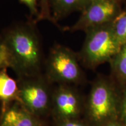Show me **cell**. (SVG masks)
<instances>
[{
  "label": "cell",
  "instance_id": "30bf717a",
  "mask_svg": "<svg viewBox=\"0 0 126 126\" xmlns=\"http://www.w3.org/2000/svg\"><path fill=\"white\" fill-rule=\"evenodd\" d=\"M19 89L16 82L10 77L7 69L0 70V99L4 102L18 96Z\"/></svg>",
  "mask_w": 126,
  "mask_h": 126
},
{
  "label": "cell",
  "instance_id": "e0dca14e",
  "mask_svg": "<svg viewBox=\"0 0 126 126\" xmlns=\"http://www.w3.org/2000/svg\"><path fill=\"white\" fill-rule=\"evenodd\" d=\"M123 116L124 121L126 123V96L124 99L123 107Z\"/></svg>",
  "mask_w": 126,
  "mask_h": 126
},
{
  "label": "cell",
  "instance_id": "4fadbf2b",
  "mask_svg": "<svg viewBox=\"0 0 126 126\" xmlns=\"http://www.w3.org/2000/svg\"><path fill=\"white\" fill-rule=\"evenodd\" d=\"M39 14L35 22L41 20H48L53 23L51 11V0H39Z\"/></svg>",
  "mask_w": 126,
  "mask_h": 126
},
{
  "label": "cell",
  "instance_id": "7a4b0ae2",
  "mask_svg": "<svg viewBox=\"0 0 126 126\" xmlns=\"http://www.w3.org/2000/svg\"><path fill=\"white\" fill-rule=\"evenodd\" d=\"M113 21L85 32L86 37L81 56L89 67H94L110 60L120 50L122 46L115 35Z\"/></svg>",
  "mask_w": 126,
  "mask_h": 126
},
{
  "label": "cell",
  "instance_id": "9a60e30c",
  "mask_svg": "<svg viewBox=\"0 0 126 126\" xmlns=\"http://www.w3.org/2000/svg\"><path fill=\"white\" fill-rule=\"evenodd\" d=\"M22 4H24L29 9L31 18L35 20L38 17L39 14V8H38L39 0H19Z\"/></svg>",
  "mask_w": 126,
  "mask_h": 126
},
{
  "label": "cell",
  "instance_id": "ac0fdd59",
  "mask_svg": "<svg viewBox=\"0 0 126 126\" xmlns=\"http://www.w3.org/2000/svg\"><path fill=\"white\" fill-rule=\"evenodd\" d=\"M105 126H119L116 124H108V125Z\"/></svg>",
  "mask_w": 126,
  "mask_h": 126
},
{
  "label": "cell",
  "instance_id": "8992f818",
  "mask_svg": "<svg viewBox=\"0 0 126 126\" xmlns=\"http://www.w3.org/2000/svg\"><path fill=\"white\" fill-rule=\"evenodd\" d=\"M20 88L18 97L28 110L37 113L46 109L48 96L43 83L38 81H29Z\"/></svg>",
  "mask_w": 126,
  "mask_h": 126
},
{
  "label": "cell",
  "instance_id": "6da1fadb",
  "mask_svg": "<svg viewBox=\"0 0 126 126\" xmlns=\"http://www.w3.org/2000/svg\"><path fill=\"white\" fill-rule=\"evenodd\" d=\"M34 19L17 23L6 30L2 36L7 47L11 67L21 75L39 71L42 60L40 36Z\"/></svg>",
  "mask_w": 126,
  "mask_h": 126
},
{
  "label": "cell",
  "instance_id": "5bb4252c",
  "mask_svg": "<svg viewBox=\"0 0 126 126\" xmlns=\"http://www.w3.org/2000/svg\"><path fill=\"white\" fill-rule=\"evenodd\" d=\"M8 67H11L10 56L2 37L0 36V70Z\"/></svg>",
  "mask_w": 126,
  "mask_h": 126
},
{
  "label": "cell",
  "instance_id": "2e32d148",
  "mask_svg": "<svg viewBox=\"0 0 126 126\" xmlns=\"http://www.w3.org/2000/svg\"><path fill=\"white\" fill-rule=\"evenodd\" d=\"M59 126H84L79 123L75 122L72 120H63Z\"/></svg>",
  "mask_w": 126,
  "mask_h": 126
},
{
  "label": "cell",
  "instance_id": "3957f363",
  "mask_svg": "<svg viewBox=\"0 0 126 126\" xmlns=\"http://www.w3.org/2000/svg\"><path fill=\"white\" fill-rule=\"evenodd\" d=\"M46 67L48 77L59 82H75L82 75L76 55L63 45H56L53 47L47 59Z\"/></svg>",
  "mask_w": 126,
  "mask_h": 126
},
{
  "label": "cell",
  "instance_id": "277c9868",
  "mask_svg": "<svg viewBox=\"0 0 126 126\" xmlns=\"http://www.w3.org/2000/svg\"><path fill=\"white\" fill-rule=\"evenodd\" d=\"M81 12V16L74 25L63 30L86 32L91 28L112 22L121 11L119 2L113 0H90Z\"/></svg>",
  "mask_w": 126,
  "mask_h": 126
},
{
  "label": "cell",
  "instance_id": "9c48e42d",
  "mask_svg": "<svg viewBox=\"0 0 126 126\" xmlns=\"http://www.w3.org/2000/svg\"><path fill=\"white\" fill-rule=\"evenodd\" d=\"M1 126H39V124L27 110L14 106L5 113Z\"/></svg>",
  "mask_w": 126,
  "mask_h": 126
},
{
  "label": "cell",
  "instance_id": "7c38bea8",
  "mask_svg": "<svg viewBox=\"0 0 126 126\" xmlns=\"http://www.w3.org/2000/svg\"><path fill=\"white\" fill-rule=\"evenodd\" d=\"M113 66L115 71L122 78H126V44L113 57Z\"/></svg>",
  "mask_w": 126,
  "mask_h": 126
},
{
  "label": "cell",
  "instance_id": "5b68a950",
  "mask_svg": "<svg viewBox=\"0 0 126 126\" xmlns=\"http://www.w3.org/2000/svg\"><path fill=\"white\" fill-rule=\"evenodd\" d=\"M115 103L113 93L107 83L98 82L91 93L89 101V114L96 122H102L114 113Z\"/></svg>",
  "mask_w": 126,
  "mask_h": 126
},
{
  "label": "cell",
  "instance_id": "8fae6325",
  "mask_svg": "<svg viewBox=\"0 0 126 126\" xmlns=\"http://www.w3.org/2000/svg\"><path fill=\"white\" fill-rule=\"evenodd\" d=\"M115 35L121 46L126 44V11L121 12L113 21Z\"/></svg>",
  "mask_w": 126,
  "mask_h": 126
},
{
  "label": "cell",
  "instance_id": "ba28073f",
  "mask_svg": "<svg viewBox=\"0 0 126 126\" xmlns=\"http://www.w3.org/2000/svg\"><path fill=\"white\" fill-rule=\"evenodd\" d=\"M90 0H51L53 24L59 26L58 21L72 12L82 10Z\"/></svg>",
  "mask_w": 126,
  "mask_h": 126
},
{
  "label": "cell",
  "instance_id": "d6986e66",
  "mask_svg": "<svg viewBox=\"0 0 126 126\" xmlns=\"http://www.w3.org/2000/svg\"><path fill=\"white\" fill-rule=\"evenodd\" d=\"M113 1H116V2H119V1H120V0H113Z\"/></svg>",
  "mask_w": 126,
  "mask_h": 126
},
{
  "label": "cell",
  "instance_id": "52a82bcc",
  "mask_svg": "<svg viewBox=\"0 0 126 126\" xmlns=\"http://www.w3.org/2000/svg\"><path fill=\"white\" fill-rule=\"evenodd\" d=\"M55 111L63 120H72L79 112V101L76 94L68 88L62 87L54 97Z\"/></svg>",
  "mask_w": 126,
  "mask_h": 126
}]
</instances>
